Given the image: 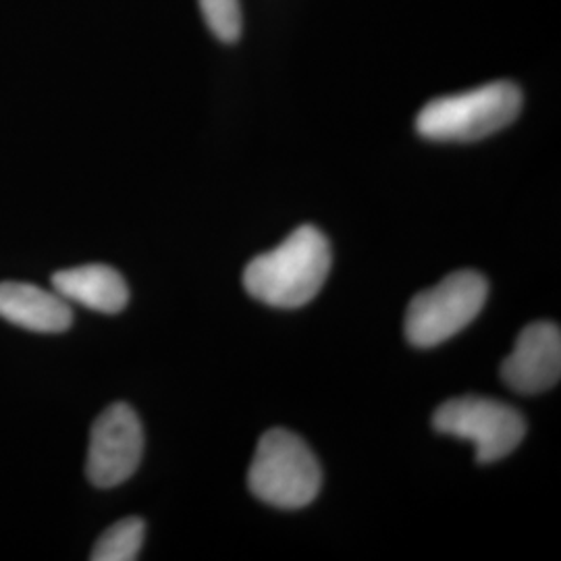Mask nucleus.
I'll return each instance as SVG.
<instances>
[{"label": "nucleus", "instance_id": "nucleus-4", "mask_svg": "<svg viewBox=\"0 0 561 561\" xmlns=\"http://www.w3.org/2000/svg\"><path fill=\"white\" fill-rule=\"evenodd\" d=\"M489 283L477 271H458L414 296L405 312V337L414 347H435L451 340L481 314Z\"/></svg>", "mask_w": 561, "mask_h": 561}, {"label": "nucleus", "instance_id": "nucleus-6", "mask_svg": "<svg viewBox=\"0 0 561 561\" xmlns=\"http://www.w3.org/2000/svg\"><path fill=\"white\" fill-rule=\"evenodd\" d=\"M144 428L131 405L117 401L94 421L88 445L85 472L101 489L119 486L140 466Z\"/></svg>", "mask_w": 561, "mask_h": 561}, {"label": "nucleus", "instance_id": "nucleus-8", "mask_svg": "<svg viewBox=\"0 0 561 561\" xmlns=\"http://www.w3.org/2000/svg\"><path fill=\"white\" fill-rule=\"evenodd\" d=\"M0 319L34 333L55 335L71 327L73 310L55 289L48 291L32 283L7 280L0 283Z\"/></svg>", "mask_w": 561, "mask_h": 561}, {"label": "nucleus", "instance_id": "nucleus-3", "mask_svg": "<svg viewBox=\"0 0 561 561\" xmlns=\"http://www.w3.org/2000/svg\"><path fill=\"white\" fill-rule=\"evenodd\" d=\"M520 111V88L512 81H493L428 102L419 113L416 129L426 140H482L507 127Z\"/></svg>", "mask_w": 561, "mask_h": 561}, {"label": "nucleus", "instance_id": "nucleus-2", "mask_svg": "<svg viewBox=\"0 0 561 561\" xmlns=\"http://www.w3.org/2000/svg\"><path fill=\"white\" fill-rule=\"evenodd\" d=\"M321 484V463L308 443L287 428L262 435L248 472L254 497L280 510H300L317 500Z\"/></svg>", "mask_w": 561, "mask_h": 561}, {"label": "nucleus", "instance_id": "nucleus-1", "mask_svg": "<svg viewBox=\"0 0 561 561\" xmlns=\"http://www.w3.org/2000/svg\"><path fill=\"white\" fill-rule=\"evenodd\" d=\"M331 245L317 227L301 225L287 240L243 271L245 291L275 308H300L314 300L331 271Z\"/></svg>", "mask_w": 561, "mask_h": 561}, {"label": "nucleus", "instance_id": "nucleus-10", "mask_svg": "<svg viewBox=\"0 0 561 561\" xmlns=\"http://www.w3.org/2000/svg\"><path fill=\"white\" fill-rule=\"evenodd\" d=\"M146 537V524L141 518H123L104 530L92 549V561H134L140 556Z\"/></svg>", "mask_w": 561, "mask_h": 561}, {"label": "nucleus", "instance_id": "nucleus-5", "mask_svg": "<svg viewBox=\"0 0 561 561\" xmlns=\"http://www.w3.org/2000/svg\"><path fill=\"white\" fill-rule=\"evenodd\" d=\"M433 428L474 443L479 463H493L510 456L526 435V422L516 408L479 396L445 401L433 414Z\"/></svg>", "mask_w": 561, "mask_h": 561}, {"label": "nucleus", "instance_id": "nucleus-7", "mask_svg": "<svg viewBox=\"0 0 561 561\" xmlns=\"http://www.w3.org/2000/svg\"><path fill=\"white\" fill-rule=\"evenodd\" d=\"M560 377V327L547 321L524 327L512 354L503 360V381L516 393L535 396L556 387Z\"/></svg>", "mask_w": 561, "mask_h": 561}, {"label": "nucleus", "instance_id": "nucleus-11", "mask_svg": "<svg viewBox=\"0 0 561 561\" xmlns=\"http://www.w3.org/2000/svg\"><path fill=\"white\" fill-rule=\"evenodd\" d=\"M201 9L206 25L219 41L236 42L240 38V0H201Z\"/></svg>", "mask_w": 561, "mask_h": 561}, {"label": "nucleus", "instance_id": "nucleus-9", "mask_svg": "<svg viewBox=\"0 0 561 561\" xmlns=\"http://www.w3.org/2000/svg\"><path fill=\"white\" fill-rule=\"evenodd\" d=\"M55 291L102 314H117L129 301V287L119 271L106 264H83L53 275Z\"/></svg>", "mask_w": 561, "mask_h": 561}]
</instances>
